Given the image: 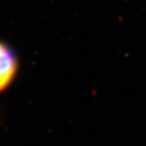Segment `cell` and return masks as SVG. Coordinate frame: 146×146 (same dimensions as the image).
Wrapping results in <instances>:
<instances>
[{
    "label": "cell",
    "instance_id": "6da1fadb",
    "mask_svg": "<svg viewBox=\"0 0 146 146\" xmlns=\"http://www.w3.org/2000/svg\"><path fill=\"white\" fill-rule=\"evenodd\" d=\"M19 71V59L14 50L0 40V92L11 86Z\"/></svg>",
    "mask_w": 146,
    "mask_h": 146
}]
</instances>
